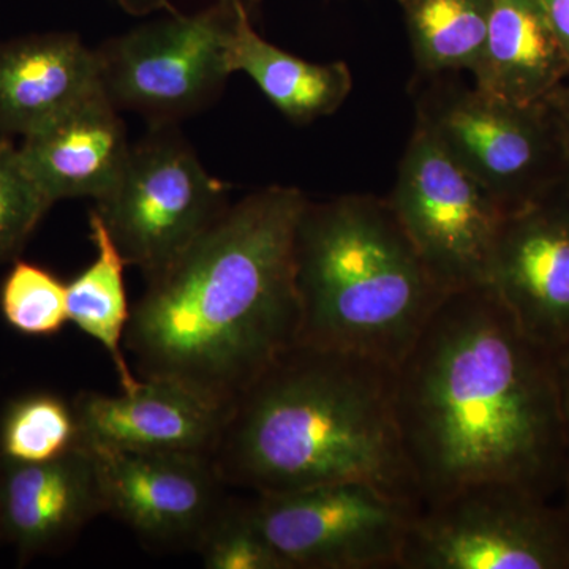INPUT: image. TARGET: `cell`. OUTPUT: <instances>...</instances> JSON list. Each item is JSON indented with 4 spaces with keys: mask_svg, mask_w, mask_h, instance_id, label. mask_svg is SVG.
<instances>
[{
    "mask_svg": "<svg viewBox=\"0 0 569 569\" xmlns=\"http://www.w3.org/2000/svg\"><path fill=\"white\" fill-rule=\"evenodd\" d=\"M563 501H565V503H567V505H568V507H569V492H568V493H565V496H563Z\"/></svg>",
    "mask_w": 569,
    "mask_h": 569,
    "instance_id": "cell-30",
    "label": "cell"
},
{
    "mask_svg": "<svg viewBox=\"0 0 569 569\" xmlns=\"http://www.w3.org/2000/svg\"><path fill=\"white\" fill-rule=\"evenodd\" d=\"M103 512L91 449L33 463L0 456V538L22 559L62 548Z\"/></svg>",
    "mask_w": 569,
    "mask_h": 569,
    "instance_id": "cell-14",
    "label": "cell"
},
{
    "mask_svg": "<svg viewBox=\"0 0 569 569\" xmlns=\"http://www.w3.org/2000/svg\"><path fill=\"white\" fill-rule=\"evenodd\" d=\"M247 0H216L219 6L227 7V9L234 10L239 3H246Z\"/></svg>",
    "mask_w": 569,
    "mask_h": 569,
    "instance_id": "cell-29",
    "label": "cell"
},
{
    "mask_svg": "<svg viewBox=\"0 0 569 569\" xmlns=\"http://www.w3.org/2000/svg\"><path fill=\"white\" fill-rule=\"evenodd\" d=\"M234 18L236 9L216 3L194 14L168 13L108 40L96 50L104 96L151 126L203 110L233 74L228 44Z\"/></svg>",
    "mask_w": 569,
    "mask_h": 569,
    "instance_id": "cell-8",
    "label": "cell"
},
{
    "mask_svg": "<svg viewBox=\"0 0 569 569\" xmlns=\"http://www.w3.org/2000/svg\"><path fill=\"white\" fill-rule=\"evenodd\" d=\"M473 84L516 103L542 102L569 77V61L541 0H492Z\"/></svg>",
    "mask_w": 569,
    "mask_h": 569,
    "instance_id": "cell-17",
    "label": "cell"
},
{
    "mask_svg": "<svg viewBox=\"0 0 569 569\" xmlns=\"http://www.w3.org/2000/svg\"><path fill=\"white\" fill-rule=\"evenodd\" d=\"M89 224L97 250L96 260L67 283V316L71 323L107 350L122 392L130 395L140 389L142 380L134 377L122 350L132 318L123 280L127 263L93 209L89 212Z\"/></svg>",
    "mask_w": 569,
    "mask_h": 569,
    "instance_id": "cell-19",
    "label": "cell"
},
{
    "mask_svg": "<svg viewBox=\"0 0 569 569\" xmlns=\"http://www.w3.org/2000/svg\"><path fill=\"white\" fill-rule=\"evenodd\" d=\"M0 312L21 335H58L69 323L67 283L39 264L17 261L0 287Z\"/></svg>",
    "mask_w": 569,
    "mask_h": 569,
    "instance_id": "cell-22",
    "label": "cell"
},
{
    "mask_svg": "<svg viewBox=\"0 0 569 569\" xmlns=\"http://www.w3.org/2000/svg\"><path fill=\"white\" fill-rule=\"evenodd\" d=\"M489 284L550 353L569 340V176L503 217Z\"/></svg>",
    "mask_w": 569,
    "mask_h": 569,
    "instance_id": "cell-12",
    "label": "cell"
},
{
    "mask_svg": "<svg viewBox=\"0 0 569 569\" xmlns=\"http://www.w3.org/2000/svg\"><path fill=\"white\" fill-rule=\"evenodd\" d=\"M228 61L233 73H246L296 123L335 114L353 89V74L346 62H307L264 40L253 29L247 3L236 7Z\"/></svg>",
    "mask_w": 569,
    "mask_h": 569,
    "instance_id": "cell-18",
    "label": "cell"
},
{
    "mask_svg": "<svg viewBox=\"0 0 569 569\" xmlns=\"http://www.w3.org/2000/svg\"><path fill=\"white\" fill-rule=\"evenodd\" d=\"M194 550L209 569H291L254 522L249 503H224Z\"/></svg>",
    "mask_w": 569,
    "mask_h": 569,
    "instance_id": "cell-24",
    "label": "cell"
},
{
    "mask_svg": "<svg viewBox=\"0 0 569 569\" xmlns=\"http://www.w3.org/2000/svg\"><path fill=\"white\" fill-rule=\"evenodd\" d=\"M569 163V82H561L545 99Z\"/></svg>",
    "mask_w": 569,
    "mask_h": 569,
    "instance_id": "cell-25",
    "label": "cell"
},
{
    "mask_svg": "<svg viewBox=\"0 0 569 569\" xmlns=\"http://www.w3.org/2000/svg\"><path fill=\"white\" fill-rule=\"evenodd\" d=\"M421 77L477 70L492 0H397Z\"/></svg>",
    "mask_w": 569,
    "mask_h": 569,
    "instance_id": "cell-20",
    "label": "cell"
},
{
    "mask_svg": "<svg viewBox=\"0 0 569 569\" xmlns=\"http://www.w3.org/2000/svg\"><path fill=\"white\" fill-rule=\"evenodd\" d=\"M77 445L73 406L58 396L21 397L0 422V456L17 462H47L61 458Z\"/></svg>",
    "mask_w": 569,
    "mask_h": 569,
    "instance_id": "cell-21",
    "label": "cell"
},
{
    "mask_svg": "<svg viewBox=\"0 0 569 569\" xmlns=\"http://www.w3.org/2000/svg\"><path fill=\"white\" fill-rule=\"evenodd\" d=\"M18 148L28 173L56 203L103 198L118 182L132 144L118 108L102 91L22 138Z\"/></svg>",
    "mask_w": 569,
    "mask_h": 569,
    "instance_id": "cell-15",
    "label": "cell"
},
{
    "mask_svg": "<svg viewBox=\"0 0 569 569\" xmlns=\"http://www.w3.org/2000/svg\"><path fill=\"white\" fill-rule=\"evenodd\" d=\"M417 122L485 187L505 216L569 176V163L545 100L516 103L468 86L459 73L415 74Z\"/></svg>",
    "mask_w": 569,
    "mask_h": 569,
    "instance_id": "cell-5",
    "label": "cell"
},
{
    "mask_svg": "<svg viewBox=\"0 0 569 569\" xmlns=\"http://www.w3.org/2000/svg\"><path fill=\"white\" fill-rule=\"evenodd\" d=\"M553 367H556L557 387H559L561 413H563L565 433H567V486L565 493L569 492V340L559 350L553 351ZM563 493V496H565Z\"/></svg>",
    "mask_w": 569,
    "mask_h": 569,
    "instance_id": "cell-26",
    "label": "cell"
},
{
    "mask_svg": "<svg viewBox=\"0 0 569 569\" xmlns=\"http://www.w3.org/2000/svg\"><path fill=\"white\" fill-rule=\"evenodd\" d=\"M140 389L108 396L84 391L73 400L78 445L211 459L230 407L178 381L141 378Z\"/></svg>",
    "mask_w": 569,
    "mask_h": 569,
    "instance_id": "cell-13",
    "label": "cell"
},
{
    "mask_svg": "<svg viewBox=\"0 0 569 569\" xmlns=\"http://www.w3.org/2000/svg\"><path fill=\"white\" fill-rule=\"evenodd\" d=\"M387 198L426 268L447 293L489 284L505 212L417 126Z\"/></svg>",
    "mask_w": 569,
    "mask_h": 569,
    "instance_id": "cell-9",
    "label": "cell"
},
{
    "mask_svg": "<svg viewBox=\"0 0 569 569\" xmlns=\"http://www.w3.org/2000/svg\"><path fill=\"white\" fill-rule=\"evenodd\" d=\"M88 448V447H86ZM104 512L159 548H192L227 501L211 459L89 448Z\"/></svg>",
    "mask_w": 569,
    "mask_h": 569,
    "instance_id": "cell-11",
    "label": "cell"
},
{
    "mask_svg": "<svg viewBox=\"0 0 569 569\" xmlns=\"http://www.w3.org/2000/svg\"><path fill=\"white\" fill-rule=\"evenodd\" d=\"M546 18L569 61V0H541Z\"/></svg>",
    "mask_w": 569,
    "mask_h": 569,
    "instance_id": "cell-27",
    "label": "cell"
},
{
    "mask_svg": "<svg viewBox=\"0 0 569 569\" xmlns=\"http://www.w3.org/2000/svg\"><path fill=\"white\" fill-rule=\"evenodd\" d=\"M211 462L254 496L358 481L421 508L400 440L396 366L296 342L234 400Z\"/></svg>",
    "mask_w": 569,
    "mask_h": 569,
    "instance_id": "cell-3",
    "label": "cell"
},
{
    "mask_svg": "<svg viewBox=\"0 0 569 569\" xmlns=\"http://www.w3.org/2000/svg\"><path fill=\"white\" fill-rule=\"evenodd\" d=\"M298 343L399 366L447 291L388 198L307 200L296 223Z\"/></svg>",
    "mask_w": 569,
    "mask_h": 569,
    "instance_id": "cell-4",
    "label": "cell"
},
{
    "mask_svg": "<svg viewBox=\"0 0 569 569\" xmlns=\"http://www.w3.org/2000/svg\"><path fill=\"white\" fill-rule=\"evenodd\" d=\"M396 415L421 507L478 482L553 498L567 433L552 353L490 284L451 291L396 367Z\"/></svg>",
    "mask_w": 569,
    "mask_h": 569,
    "instance_id": "cell-1",
    "label": "cell"
},
{
    "mask_svg": "<svg viewBox=\"0 0 569 569\" xmlns=\"http://www.w3.org/2000/svg\"><path fill=\"white\" fill-rule=\"evenodd\" d=\"M250 511L291 569L399 568L418 507L367 482L254 496Z\"/></svg>",
    "mask_w": 569,
    "mask_h": 569,
    "instance_id": "cell-10",
    "label": "cell"
},
{
    "mask_svg": "<svg viewBox=\"0 0 569 569\" xmlns=\"http://www.w3.org/2000/svg\"><path fill=\"white\" fill-rule=\"evenodd\" d=\"M102 91L99 56L77 33L0 41V137H28Z\"/></svg>",
    "mask_w": 569,
    "mask_h": 569,
    "instance_id": "cell-16",
    "label": "cell"
},
{
    "mask_svg": "<svg viewBox=\"0 0 569 569\" xmlns=\"http://www.w3.org/2000/svg\"><path fill=\"white\" fill-rule=\"evenodd\" d=\"M230 204V186L206 171L176 123H160L132 144L118 182L93 211L126 263L148 280L173 264Z\"/></svg>",
    "mask_w": 569,
    "mask_h": 569,
    "instance_id": "cell-7",
    "label": "cell"
},
{
    "mask_svg": "<svg viewBox=\"0 0 569 569\" xmlns=\"http://www.w3.org/2000/svg\"><path fill=\"white\" fill-rule=\"evenodd\" d=\"M295 187L246 194L164 271L132 309L126 348L142 378H167L224 407L298 342Z\"/></svg>",
    "mask_w": 569,
    "mask_h": 569,
    "instance_id": "cell-2",
    "label": "cell"
},
{
    "mask_svg": "<svg viewBox=\"0 0 569 569\" xmlns=\"http://www.w3.org/2000/svg\"><path fill=\"white\" fill-rule=\"evenodd\" d=\"M123 11L133 17H148V14L164 11V13H174V7L170 0H114Z\"/></svg>",
    "mask_w": 569,
    "mask_h": 569,
    "instance_id": "cell-28",
    "label": "cell"
},
{
    "mask_svg": "<svg viewBox=\"0 0 569 569\" xmlns=\"http://www.w3.org/2000/svg\"><path fill=\"white\" fill-rule=\"evenodd\" d=\"M399 569H569V507L515 482H478L419 508Z\"/></svg>",
    "mask_w": 569,
    "mask_h": 569,
    "instance_id": "cell-6",
    "label": "cell"
},
{
    "mask_svg": "<svg viewBox=\"0 0 569 569\" xmlns=\"http://www.w3.org/2000/svg\"><path fill=\"white\" fill-rule=\"evenodd\" d=\"M52 204L26 170L20 148L0 137V263L22 252Z\"/></svg>",
    "mask_w": 569,
    "mask_h": 569,
    "instance_id": "cell-23",
    "label": "cell"
}]
</instances>
